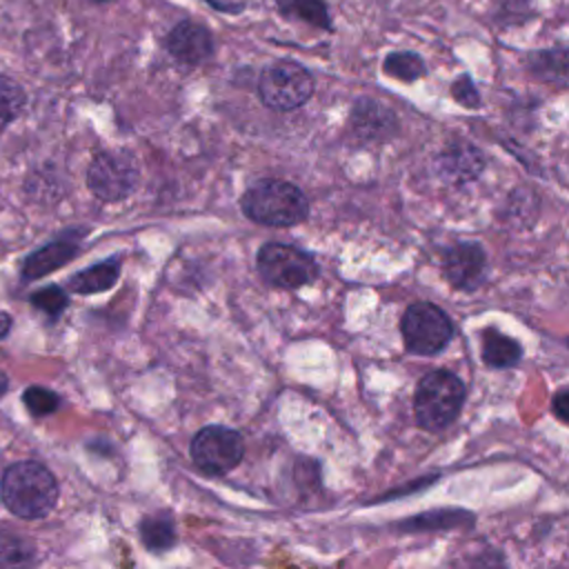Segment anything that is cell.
I'll use <instances>...</instances> for the list:
<instances>
[{
	"label": "cell",
	"instance_id": "6da1fadb",
	"mask_svg": "<svg viewBox=\"0 0 569 569\" xmlns=\"http://www.w3.org/2000/svg\"><path fill=\"white\" fill-rule=\"evenodd\" d=\"M0 493L7 509L27 520L47 516L58 502V482L53 473L33 460L11 465L2 473Z\"/></svg>",
	"mask_w": 569,
	"mask_h": 569
},
{
	"label": "cell",
	"instance_id": "7a4b0ae2",
	"mask_svg": "<svg viewBox=\"0 0 569 569\" xmlns=\"http://www.w3.org/2000/svg\"><path fill=\"white\" fill-rule=\"evenodd\" d=\"M242 213L267 227H293L307 220L309 200L289 180L262 178L256 180L240 198Z\"/></svg>",
	"mask_w": 569,
	"mask_h": 569
},
{
	"label": "cell",
	"instance_id": "3957f363",
	"mask_svg": "<svg viewBox=\"0 0 569 569\" xmlns=\"http://www.w3.org/2000/svg\"><path fill=\"white\" fill-rule=\"evenodd\" d=\"M465 400V385L462 380L447 371V369H436L427 373L413 396V411H416V422L418 427L427 431H440L449 427L462 407Z\"/></svg>",
	"mask_w": 569,
	"mask_h": 569
},
{
	"label": "cell",
	"instance_id": "277c9868",
	"mask_svg": "<svg viewBox=\"0 0 569 569\" xmlns=\"http://www.w3.org/2000/svg\"><path fill=\"white\" fill-rule=\"evenodd\" d=\"M258 93L264 107L273 111H291L311 98L313 76L300 62L282 58L262 69Z\"/></svg>",
	"mask_w": 569,
	"mask_h": 569
},
{
	"label": "cell",
	"instance_id": "5b68a950",
	"mask_svg": "<svg viewBox=\"0 0 569 569\" xmlns=\"http://www.w3.org/2000/svg\"><path fill=\"white\" fill-rule=\"evenodd\" d=\"M140 180L138 164L129 151H98L87 167V187L102 202H120L129 198Z\"/></svg>",
	"mask_w": 569,
	"mask_h": 569
},
{
	"label": "cell",
	"instance_id": "8992f818",
	"mask_svg": "<svg viewBox=\"0 0 569 569\" xmlns=\"http://www.w3.org/2000/svg\"><path fill=\"white\" fill-rule=\"evenodd\" d=\"M256 267L262 280L278 289H300L318 278V264L298 247L267 242L256 256Z\"/></svg>",
	"mask_w": 569,
	"mask_h": 569
},
{
	"label": "cell",
	"instance_id": "52a82bcc",
	"mask_svg": "<svg viewBox=\"0 0 569 569\" xmlns=\"http://www.w3.org/2000/svg\"><path fill=\"white\" fill-rule=\"evenodd\" d=\"M400 331L405 347L411 353L433 356L449 345L453 336V322L438 305L422 300L405 309Z\"/></svg>",
	"mask_w": 569,
	"mask_h": 569
},
{
	"label": "cell",
	"instance_id": "ba28073f",
	"mask_svg": "<svg viewBox=\"0 0 569 569\" xmlns=\"http://www.w3.org/2000/svg\"><path fill=\"white\" fill-rule=\"evenodd\" d=\"M244 456L242 436L229 427H202L191 440V460L207 476L231 471Z\"/></svg>",
	"mask_w": 569,
	"mask_h": 569
},
{
	"label": "cell",
	"instance_id": "9c48e42d",
	"mask_svg": "<svg viewBox=\"0 0 569 569\" xmlns=\"http://www.w3.org/2000/svg\"><path fill=\"white\" fill-rule=\"evenodd\" d=\"M84 233H87V229H67L60 236H56L51 242L31 251L20 264V280L33 282V280H40V278L53 273L56 269L69 264L78 256L80 240Z\"/></svg>",
	"mask_w": 569,
	"mask_h": 569
},
{
	"label": "cell",
	"instance_id": "30bf717a",
	"mask_svg": "<svg viewBox=\"0 0 569 569\" xmlns=\"http://www.w3.org/2000/svg\"><path fill=\"white\" fill-rule=\"evenodd\" d=\"M487 256L480 242L462 240L445 249L442 273L453 289L476 291L485 280Z\"/></svg>",
	"mask_w": 569,
	"mask_h": 569
},
{
	"label": "cell",
	"instance_id": "8fae6325",
	"mask_svg": "<svg viewBox=\"0 0 569 569\" xmlns=\"http://www.w3.org/2000/svg\"><path fill=\"white\" fill-rule=\"evenodd\" d=\"M349 129L362 142H382L398 131V118L382 102L358 98L349 111Z\"/></svg>",
	"mask_w": 569,
	"mask_h": 569
},
{
	"label": "cell",
	"instance_id": "7c38bea8",
	"mask_svg": "<svg viewBox=\"0 0 569 569\" xmlns=\"http://www.w3.org/2000/svg\"><path fill=\"white\" fill-rule=\"evenodd\" d=\"M482 151L467 140L449 142L436 158V173L449 184H467L476 180L482 173Z\"/></svg>",
	"mask_w": 569,
	"mask_h": 569
},
{
	"label": "cell",
	"instance_id": "4fadbf2b",
	"mask_svg": "<svg viewBox=\"0 0 569 569\" xmlns=\"http://www.w3.org/2000/svg\"><path fill=\"white\" fill-rule=\"evenodd\" d=\"M167 51L171 58H176L182 64H202L213 56V38L209 29L202 22L196 20H182L178 22L167 40H164Z\"/></svg>",
	"mask_w": 569,
	"mask_h": 569
},
{
	"label": "cell",
	"instance_id": "5bb4252c",
	"mask_svg": "<svg viewBox=\"0 0 569 569\" xmlns=\"http://www.w3.org/2000/svg\"><path fill=\"white\" fill-rule=\"evenodd\" d=\"M120 269H122V258L120 256H111L107 260H100L87 269H80L76 271L69 280H67V287L73 291V293H80V296H91V293H100V291H107L111 289L118 278H120Z\"/></svg>",
	"mask_w": 569,
	"mask_h": 569
},
{
	"label": "cell",
	"instance_id": "9a60e30c",
	"mask_svg": "<svg viewBox=\"0 0 569 569\" xmlns=\"http://www.w3.org/2000/svg\"><path fill=\"white\" fill-rule=\"evenodd\" d=\"M522 356V349L520 345L496 331V329H485L482 333V360L489 365V367H498V369H505V367H513Z\"/></svg>",
	"mask_w": 569,
	"mask_h": 569
},
{
	"label": "cell",
	"instance_id": "2e32d148",
	"mask_svg": "<svg viewBox=\"0 0 569 569\" xmlns=\"http://www.w3.org/2000/svg\"><path fill=\"white\" fill-rule=\"evenodd\" d=\"M276 4L284 18L331 31V16L325 0H276Z\"/></svg>",
	"mask_w": 569,
	"mask_h": 569
},
{
	"label": "cell",
	"instance_id": "e0dca14e",
	"mask_svg": "<svg viewBox=\"0 0 569 569\" xmlns=\"http://www.w3.org/2000/svg\"><path fill=\"white\" fill-rule=\"evenodd\" d=\"M24 193L38 202H56L62 191V180L56 167H38L24 178Z\"/></svg>",
	"mask_w": 569,
	"mask_h": 569
},
{
	"label": "cell",
	"instance_id": "ac0fdd59",
	"mask_svg": "<svg viewBox=\"0 0 569 569\" xmlns=\"http://www.w3.org/2000/svg\"><path fill=\"white\" fill-rule=\"evenodd\" d=\"M529 71L542 78L545 82H560L567 80V49L556 47L547 51H536L529 56Z\"/></svg>",
	"mask_w": 569,
	"mask_h": 569
},
{
	"label": "cell",
	"instance_id": "d6986e66",
	"mask_svg": "<svg viewBox=\"0 0 569 569\" xmlns=\"http://www.w3.org/2000/svg\"><path fill=\"white\" fill-rule=\"evenodd\" d=\"M36 560L31 540L16 533H0V569H29Z\"/></svg>",
	"mask_w": 569,
	"mask_h": 569
},
{
	"label": "cell",
	"instance_id": "ffe728a7",
	"mask_svg": "<svg viewBox=\"0 0 569 569\" xmlns=\"http://www.w3.org/2000/svg\"><path fill=\"white\" fill-rule=\"evenodd\" d=\"M382 71L400 82H413L425 76V60L413 51H391L382 60Z\"/></svg>",
	"mask_w": 569,
	"mask_h": 569
},
{
	"label": "cell",
	"instance_id": "44dd1931",
	"mask_svg": "<svg viewBox=\"0 0 569 569\" xmlns=\"http://www.w3.org/2000/svg\"><path fill=\"white\" fill-rule=\"evenodd\" d=\"M27 93L20 82L0 73V133L7 124H11L24 109Z\"/></svg>",
	"mask_w": 569,
	"mask_h": 569
},
{
	"label": "cell",
	"instance_id": "7402d4cb",
	"mask_svg": "<svg viewBox=\"0 0 569 569\" xmlns=\"http://www.w3.org/2000/svg\"><path fill=\"white\" fill-rule=\"evenodd\" d=\"M140 536H142V542L149 549H156V551L169 549L176 542L173 522L169 518H162V516L144 518L142 525H140Z\"/></svg>",
	"mask_w": 569,
	"mask_h": 569
},
{
	"label": "cell",
	"instance_id": "603a6c76",
	"mask_svg": "<svg viewBox=\"0 0 569 569\" xmlns=\"http://www.w3.org/2000/svg\"><path fill=\"white\" fill-rule=\"evenodd\" d=\"M29 302L42 311L44 316H49L51 320H56L58 316H62V311L69 307V293L64 291V287L60 284H47V287H40L36 289L31 296H29Z\"/></svg>",
	"mask_w": 569,
	"mask_h": 569
},
{
	"label": "cell",
	"instance_id": "cb8c5ba5",
	"mask_svg": "<svg viewBox=\"0 0 569 569\" xmlns=\"http://www.w3.org/2000/svg\"><path fill=\"white\" fill-rule=\"evenodd\" d=\"M22 400H24L27 409L33 416H47V413H53L60 407L58 393H53L47 387H29V389H24Z\"/></svg>",
	"mask_w": 569,
	"mask_h": 569
},
{
	"label": "cell",
	"instance_id": "d4e9b609",
	"mask_svg": "<svg viewBox=\"0 0 569 569\" xmlns=\"http://www.w3.org/2000/svg\"><path fill=\"white\" fill-rule=\"evenodd\" d=\"M451 96L456 98L458 104H462V107H467V109H478V107L482 104L480 91L476 89L473 80H471L467 73H465V76H458V78L453 80V84H451Z\"/></svg>",
	"mask_w": 569,
	"mask_h": 569
},
{
	"label": "cell",
	"instance_id": "484cf974",
	"mask_svg": "<svg viewBox=\"0 0 569 569\" xmlns=\"http://www.w3.org/2000/svg\"><path fill=\"white\" fill-rule=\"evenodd\" d=\"M567 409H569V391L567 389H560L558 393H556V398H553V411H556V416L560 418V420H567L569 416H567Z\"/></svg>",
	"mask_w": 569,
	"mask_h": 569
},
{
	"label": "cell",
	"instance_id": "4316f807",
	"mask_svg": "<svg viewBox=\"0 0 569 569\" xmlns=\"http://www.w3.org/2000/svg\"><path fill=\"white\" fill-rule=\"evenodd\" d=\"M13 327V318L7 311H0V340L11 331Z\"/></svg>",
	"mask_w": 569,
	"mask_h": 569
},
{
	"label": "cell",
	"instance_id": "83f0119b",
	"mask_svg": "<svg viewBox=\"0 0 569 569\" xmlns=\"http://www.w3.org/2000/svg\"><path fill=\"white\" fill-rule=\"evenodd\" d=\"M204 2H209L213 9H218V11H240L242 9V4H227V2H220V0H204Z\"/></svg>",
	"mask_w": 569,
	"mask_h": 569
},
{
	"label": "cell",
	"instance_id": "f1b7e54d",
	"mask_svg": "<svg viewBox=\"0 0 569 569\" xmlns=\"http://www.w3.org/2000/svg\"><path fill=\"white\" fill-rule=\"evenodd\" d=\"M7 387H9V378L0 371V393H4V391H7Z\"/></svg>",
	"mask_w": 569,
	"mask_h": 569
},
{
	"label": "cell",
	"instance_id": "f546056e",
	"mask_svg": "<svg viewBox=\"0 0 569 569\" xmlns=\"http://www.w3.org/2000/svg\"><path fill=\"white\" fill-rule=\"evenodd\" d=\"M91 2H98V4H104V2H111V0H91Z\"/></svg>",
	"mask_w": 569,
	"mask_h": 569
}]
</instances>
